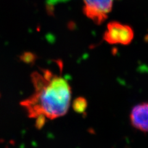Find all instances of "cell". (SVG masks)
I'll return each instance as SVG.
<instances>
[{"label": "cell", "instance_id": "1", "mask_svg": "<svg viewBox=\"0 0 148 148\" xmlns=\"http://www.w3.org/2000/svg\"><path fill=\"white\" fill-rule=\"evenodd\" d=\"M31 78L34 92L21 104L29 117L54 119L66 115L72 96L68 82L47 69L32 73Z\"/></svg>", "mask_w": 148, "mask_h": 148}, {"label": "cell", "instance_id": "2", "mask_svg": "<svg viewBox=\"0 0 148 148\" xmlns=\"http://www.w3.org/2000/svg\"><path fill=\"white\" fill-rule=\"evenodd\" d=\"M133 38L134 32L132 28L117 21L109 22L104 34V40L110 45H128Z\"/></svg>", "mask_w": 148, "mask_h": 148}, {"label": "cell", "instance_id": "3", "mask_svg": "<svg viewBox=\"0 0 148 148\" xmlns=\"http://www.w3.org/2000/svg\"><path fill=\"white\" fill-rule=\"evenodd\" d=\"M83 12L96 24L100 25L107 19L113 6L114 0H83Z\"/></svg>", "mask_w": 148, "mask_h": 148}, {"label": "cell", "instance_id": "4", "mask_svg": "<svg viewBox=\"0 0 148 148\" xmlns=\"http://www.w3.org/2000/svg\"><path fill=\"white\" fill-rule=\"evenodd\" d=\"M132 125L138 130L148 132V102L134 106L130 114Z\"/></svg>", "mask_w": 148, "mask_h": 148}, {"label": "cell", "instance_id": "5", "mask_svg": "<svg viewBox=\"0 0 148 148\" xmlns=\"http://www.w3.org/2000/svg\"><path fill=\"white\" fill-rule=\"evenodd\" d=\"M88 102L83 97H78L73 101V109L78 114H83L87 108Z\"/></svg>", "mask_w": 148, "mask_h": 148}, {"label": "cell", "instance_id": "6", "mask_svg": "<svg viewBox=\"0 0 148 148\" xmlns=\"http://www.w3.org/2000/svg\"><path fill=\"white\" fill-rule=\"evenodd\" d=\"M21 59L25 63H31L35 61V55L30 52H26L21 56Z\"/></svg>", "mask_w": 148, "mask_h": 148}]
</instances>
